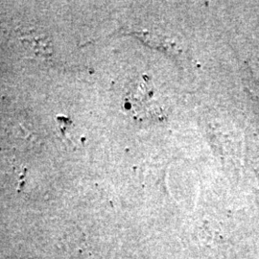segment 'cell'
Returning a JSON list of instances; mask_svg holds the SVG:
<instances>
[{
  "label": "cell",
  "instance_id": "obj_1",
  "mask_svg": "<svg viewBox=\"0 0 259 259\" xmlns=\"http://www.w3.org/2000/svg\"><path fill=\"white\" fill-rule=\"evenodd\" d=\"M124 107L137 120H150L157 117L159 111L150 80L141 79L132 83L125 95Z\"/></svg>",
  "mask_w": 259,
  "mask_h": 259
}]
</instances>
